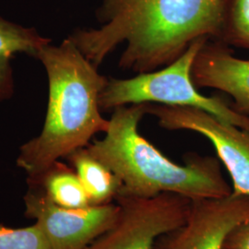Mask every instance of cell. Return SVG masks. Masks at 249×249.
Here are the masks:
<instances>
[{"label": "cell", "mask_w": 249, "mask_h": 249, "mask_svg": "<svg viewBox=\"0 0 249 249\" xmlns=\"http://www.w3.org/2000/svg\"><path fill=\"white\" fill-rule=\"evenodd\" d=\"M0 249H51L44 232L35 223L24 228L0 224Z\"/></svg>", "instance_id": "5bb4252c"}, {"label": "cell", "mask_w": 249, "mask_h": 249, "mask_svg": "<svg viewBox=\"0 0 249 249\" xmlns=\"http://www.w3.org/2000/svg\"><path fill=\"white\" fill-rule=\"evenodd\" d=\"M191 76L196 87L229 94L232 107L249 116V60L235 57L223 45L208 40L196 54Z\"/></svg>", "instance_id": "9c48e42d"}, {"label": "cell", "mask_w": 249, "mask_h": 249, "mask_svg": "<svg viewBox=\"0 0 249 249\" xmlns=\"http://www.w3.org/2000/svg\"><path fill=\"white\" fill-rule=\"evenodd\" d=\"M85 188L91 206L116 201L122 183L102 161L90 154L87 147L73 151L66 157Z\"/></svg>", "instance_id": "8fae6325"}, {"label": "cell", "mask_w": 249, "mask_h": 249, "mask_svg": "<svg viewBox=\"0 0 249 249\" xmlns=\"http://www.w3.org/2000/svg\"><path fill=\"white\" fill-rule=\"evenodd\" d=\"M36 58L47 74L48 105L41 133L19 148L17 165L27 178L40 176L54 161L87 147L109 126L99 105L107 78L70 38L59 45L43 46Z\"/></svg>", "instance_id": "7a4b0ae2"}, {"label": "cell", "mask_w": 249, "mask_h": 249, "mask_svg": "<svg viewBox=\"0 0 249 249\" xmlns=\"http://www.w3.org/2000/svg\"><path fill=\"white\" fill-rule=\"evenodd\" d=\"M25 215L36 220L51 249H86L116 223L120 207L115 201L82 209H66L38 186L28 185Z\"/></svg>", "instance_id": "52a82bcc"}, {"label": "cell", "mask_w": 249, "mask_h": 249, "mask_svg": "<svg viewBox=\"0 0 249 249\" xmlns=\"http://www.w3.org/2000/svg\"><path fill=\"white\" fill-rule=\"evenodd\" d=\"M223 0H104L98 29L69 38L98 68L119 45L123 70L145 73L174 62L196 40L220 37Z\"/></svg>", "instance_id": "6da1fadb"}, {"label": "cell", "mask_w": 249, "mask_h": 249, "mask_svg": "<svg viewBox=\"0 0 249 249\" xmlns=\"http://www.w3.org/2000/svg\"><path fill=\"white\" fill-rule=\"evenodd\" d=\"M51 43L35 28L14 23L0 16V101L14 94V77L11 66L13 56L18 53L36 57L39 50Z\"/></svg>", "instance_id": "30bf717a"}, {"label": "cell", "mask_w": 249, "mask_h": 249, "mask_svg": "<svg viewBox=\"0 0 249 249\" xmlns=\"http://www.w3.org/2000/svg\"><path fill=\"white\" fill-rule=\"evenodd\" d=\"M144 115L146 104L117 107L105 138L87 146L120 179V195L151 197L170 193L191 200L231 195L218 159L189 153L184 164L174 162L139 132Z\"/></svg>", "instance_id": "3957f363"}, {"label": "cell", "mask_w": 249, "mask_h": 249, "mask_svg": "<svg viewBox=\"0 0 249 249\" xmlns=\"http://www.w3.org/2000/svg\"><path fill=\"white\" fill-rule=\"evenodd\" d=\"M114 225L86 249H153L157 239L184 223L191 204L185 196L163 193L151 197L119 195Z\"/></svg>", "instance_id": "5b68a950"}, {"label": "cell", "mask_w": 249, "mask_h": 249, "mask_svg": "<svg viewBox=\"0 0 249 249\" xmlns=\"http://www.w3.org/2000/svg\"><path fill=\"white\" fill-rule=\"evenodd\" d=\"M208 40H196L178 59L160 71L140 73L130 79H107L99 98L101 110L147 103L195 107L228 124L249 130V116L236 111L221 97L202 95L193 82V63Z\"/></svg>", "instance_id": "277c9868"}, {"label": "cell", "mask_w": 249, "mask_h": 249, "mask_svg": "<svg viewBox=\"0 0 249 249\" xmlns=\"http://www.w3.org/2000/svg\"><path fill=\"white\" fill-rule=\"evenodd\" d=\"M220 37L249 48V0H232L228 18L223 20Z\"/></svg>", "instance_id": "4fadbf2b"}, {"label": "cell", "mask_w": 249, "mask_h": 249, "mask_svg": "<svg viewBox=\"0 0 249 249\" xmlns=\"http://www.w3.org/2000/svg\"><path fill=\"white\" fill-rule=\"evenodd\" d=\"M27 184L41 187L54 204L62 208L82 209L91 206L76 172L60 160L54 161L40 176L27 178Z\"/></svg>", "instance_id": "7c38bea8"}, {"label": "cell", "mask_w": 249, "mask_h": 249, "mask_svg": "<svg viewBox=\"0 0 249 249\" xmlns=\"http://www.w3.org/2000/svg\"><path fill=\"white\" fill-rule=\"evenodd\" d=\"M224 249H249V220L231 231L225 241Z\"/></svg>", "instance_id": "9a60e30c"}, {"label": "cell", "mask_w": 249, "mask_h": 249, "mask_svg": "<svg viewBox=\"0 0 249 249\" xmlns=\"http://www.w3.org/2000/svg\"><path fill=\"white\" fill-rule=\"evenodd\" d=\"M249 220V196L191 200L187 219L160 236L153 249H224L227 237Z\"/></svg>", "instance_id": "ba28073f"}, {"label": "cell", "mask_w": 249, "mask_h": 249, "mask_svg": "<svg viewBox=\"0 0 249 249\" xmlns=\"http://www.w3.org/2000/svg\"><path fill=\"white\" fill-rule=\"evenodd\" d=\"M146 114L162 128L189 130L207 138L231 180V193L249 196V130L220 120L195 107L146 104Z\"/></svg>", "instance_id": "8992f818"}]
</instances>
